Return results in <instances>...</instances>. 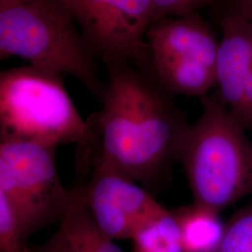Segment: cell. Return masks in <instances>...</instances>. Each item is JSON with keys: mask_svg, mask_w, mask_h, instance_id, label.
Here are the masks:
<instances>
[{"mask_svg": "<svg viewBox=\"0 0 252 252\" xmlns=\"http://www.w3.org/2000/svg\"><path fill=\"white\" fill-rule=\"evenodd\" d=\"M106 66L103 107L88 120L87 140L77 145V171L101 166L153 189L180 158L189 125L174 95L143 64Z\"/></svg>", "mask_w": 252, "mask_h": 252, "instance_id": "obj_1", "label": "cell"}, {"mask_svg": "<svg viewBox=\"0 0 252 252\" xmlns=\"http://www.w3.org/2000/svg\"><path fill=\"white\" fill-rule=\"evenodd\" d=\"M200 98L202 114L188 126L179 160L193 203L220 213L252 193V144L217 91Z\"/></svg>", "mask_w": 252, "mask_h": 252, "instance_id": "obj_2", "label": "cell"}, {"mask_svg": "<svg viewBox=\"0 0 252 252\" xmlns=\"http://www.w3.org/2000/svg\"><path fill=\"white\" fill-rule=\"evenodd\" d=\"M17 56L30 65L81 81L102 101L106 85L96 57L63 0H33L0 6V59Z\"/></svg>", "mask_w": 252, "mask_h": 252, "instance_id": "obj_3", "label": "cell"}, {"mask_svg": "<svg viewBox=\"0 0 252 252\" xmlns=\"http://www.w3.org/2000/svg\"><path fill=\"white\" fill-rule=\"evenodd\" d=\"M89 134L63 75L30 64L0 73V137L58 147L83 144Z\"/></svg>", "mask_w": 252, "mask_h": 252, "instance_id": "obj_4", "label": "cell"}, {"mask_svg": "<svg viewBox=\"0 0 252 252\" xmlns=\"http://www.w3.org/2000/svg\"><path fill=\"white\" fill-rule=\"evenodd\" d=\"M55 146L0 137V193L13 208L27 240L37 231L59 224L70 204L56 166Z\"/></svg>", "mask_w": 252, "mask_h": 252, "instance_id": "obj_5", "label": "cell"}, {"mask_svg": "<svg viewBox=\"0 0 252 252\" xmlns=\"http://www.w3.org/2000/svg\"><path fill=\"white\" fill-rule=\"evenodd\" d=\"M219 41L198 12L153 22L143 64L174 96L202 97L217 82Z\"/></svg>", "mask_w": 252, "mask_h": 252, "instance_id": "obj_6", "label": "cell"}, {"mask_svg": "<svg viewBox=\"0 0 252 252\" xmlns=\"http://www.w3.org/2000/svg\"><path fill=\"white\" fill-rule=\"evenodd\" d=\"M96 58L143 63L147 33L154 21L153 0H63Z\"/></svg>", "mask_w": 252, "mask_h": 252, "instance_id": "obj_7", "label": "cell"}, {"mask_svg": "<svg viewBox=\"0 0 252 252\" xmlns=\"http://www.w3.org/2000/svg\"><path fill=\"white\" fill-rule=\"evenodd\" d=\"M84 198L100 229L111 239H132L168 209L135 180L119 172L94 166L77 171Z\"/></svg>", "mask_w": 252, "mask_h": 252, "instance_id": "obj_8", "label": "cell"}, {"mask_svg": "<svg viewBox=\"0 0 252 252\" xmlns=\"http://www.w3.org/2000/svg\"><path fill=\"white\" fill-rule=\"evenodd\" d=\"M218 17L222 37L217 56V92L238 120L244 85L252 74V24L231 13Z\"/></svg>", "mask_w": 252, "mask_h": 252, "instance_id": "obj_9", "label": "cell"}, {"mask_svg": "<svg viewBox=\"0 0 252 252\" xmlns=\"http://www.w3.org/2000/svg\"><path fill=\"white\" fill-rule=\"evenodd\" d=\"M70 195L69 207L56 232L43 243L27 245V252H125L94 221L79 182Z\"/></svg>", "mask_w": 252, "mask_h": 252, "instance_id": "obj_10", "label": "cell"}, {"mask_svg": "<svg viewBox=\"0 0 252 252\" xmlns=\"http://www.w3.org/2000/svg\"><path fill=\"white\" fill-rule=\"evenodd\" d=\"M172 213L180 227L182 252H216L225 231L218 212L192 203Z\"/></svg>", "mask_w": 252, "mask_h": 252, "instance_id": "obj_11", "label": "cell"}, {"mask_svg": "<svg viewBox=\"0 0 252 252\" xmlns=\"http://www.w3.org/2000/svg\"><path fill=\"white\" fill-rule=\"evenodd\" d=\"M131 240L133 252H182L180 227L170 210L145 226Z\"/></svg>", "mask_w": 252, "mask_h": 252, "instance_id": "obj_12", "label": "cell"}, {"mask_svg": "<svg viewBox=\"0 0 252 252\" xmlns=\"http://www.w3.org/2000/svg\"><path fill=\"white\" fill-rule=\"evenodd\" d=\"M0 252H27L18 219L9 201L0 193Z\"/></svg>", "mask_w": 252, "mask_h": 252, "instance_id": "obj_13", "label": "cell"}, {"mask_svg": "<svg viewBox=\"0 0 252 252\" xmlns=\"http://www.w3.org/2000/svg\"><path fill=\"white\" fill-rule=\"evenodd\" d=\"M216 252H252V211L235 218L225 226Z\"/></svg>", "mask_w": 252, "mask_h": 252, "instance_id": "obj_14", "label": "cell"}, {"mask_svg": "<svg viewBox=\"0 0 252 252\" xmlns=\"http://www.w3.org/2000/svg\"><path fill=\"white\" fill-rule=\"evenodd\" d=\"M154 21L166 17H178L198 12L199 9L213 6L217 0H153Z\"/></svg>", "mask_w": 252, "mask_h": 252, "instance_id": "obj_15", "label": "cell"}, {"mask_svg": "<svg viewBox=\"0 0 252 252\" xmlns=\"http://www.w3.org/2000/svg\"><path fill=\"white\" fill-rule=\"evenodd\" d=\"M213 7L216 9L217 14H235L252 24V0H217Z\"/></svg>", "mask_w": 252, "mask_h": 252, "instance_id": "obj_16", "label": "cell"}, {"mask_svg": "<svg viewBox=\"0 0 252 252\" xmlns=\"http://www.w3.org/2000/svg\"><path fill=\"white\" fill-rule=\"evenodd\" d=\"M30 1H33V0H0V6L27 3V2H30Z\"/></svg>", "mask_w": 252, "mask_h": 252, "instance_id": "obj_17", "label": "cell"}]
</instances>
